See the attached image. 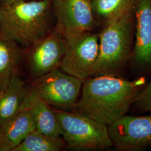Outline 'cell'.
I'll return each instance as SVG.
<instances>
[{
	"mask_svg": "<svg viewBox=\"0 0 151 151\" xmlns=\"http://www.w3.org/2000/svg\"><path fill=\"white\" fill-rule=\"evenodd\" d=\"M81 99L72 106L106 126L125 115L146 85L141 77L133 81L114 76H99L83 82Z\"/></svg>",
	"mask_w": 151,
	"mask_h": 151,
	"instance_id": "cell-1",
	"label": "cell"
},
{
	"mask_svg": "<svg viewBox=\"0 0 151 151\" xmlns=\"http://www.w3.org/2000/svg\"><path fill=\"white\" fill-rule=\"evenodd\" d=\"M52 0H17L0 10V33L27 48L47 36Z\"/></svg>",
	"mask_w": 151,
	"mask_h": 151,
	"instance_id": "cell-2",
	"label": "cell"
},
{
	"mask_svg": "<svg viewBox=\"0 0 151 151\" xmlns=\"http://www.w3.org/2000/svg\"><path fill=\"white\" fill-rule=\"evenodd\" d=\"M133 30L132 9L106 24L99 35V50L92 76H114L129 59Z\"/></svg>",
	"mask_w": 151,
	"mask_h": 151,
	"instance_id": "cell-3",
	"label": "cell"
},
{
	"mask_svg": "<svg viewBox=\"0 0 151 151\" xmlns=\"http://www.w3.org/2000/svg\"><path fill=\"white\" fill-rule=\"evenodd\" d=\"M60 136L68 148L75 151L106 150L113 146L108 127L83 114L53 108Z\"/></svg>",
	"mask_w": 151,
	"mask_h": 151,
	"instance_id": "cell-4",
	"label": "cell"
},
{
	"mask_svg": "<svg viewBox=\"0 0 151 151\" xmlns=\"http://www.w3.org/2000/svg\"><path fill=\"white\" fill-rule=\"evenodd\" d=\"M65 40L60 67L67 74L84 81L93 73L99 50V35L88 32Z\"/></svg>",
	"mask_w": 151,
	"mask_h": 151,
	"instance_id": "cell-5",
	"label": "cell"
},
{
	"mask_svg": "<svg viewBox=\"0 0 151 151\" xmlns=\"http://www.w3.org/2000/svg\"><path fill=\"white\" fill-rule=\"evenodd\" d=\"M83 82L57 68L36 78L30 88L50 106L72 108Z\"/></svg>",
	"mask_w": 151,
	"mask_h": 151,
	"instance_id": "cell-6",
	"label": "cell"
},
{
	"mask_svg": "<svg viewBox=\"0 0 151 151\" xmlns=\"http://www.w3.org/2000/svg\"><path fill=\"white\" fill-rule=\"evenodd\" d=\"M55 31L65 38L91 32L96 25L89 0H52Z\"/></svg>",
	"mask_w": 151,
	"mask_h": 151,
	"instance_id": "cell-7",
	"label": "cell"
},
{
	"mask_svg": "<svg viewBox=\"0 0 151 151\" xmlns=\"http://www.w3.org/2000/svg\"><path fill=\"white\" fill-rule=\"evenodd\" d=\"M108 130L118 150H142L151 145V115H124L108 126Z\"/></svg>",
	"mask_w": 151,
	"mask_h": 151,
	"instance_id": "cell-8",
	"label": "cell"
},
{
	"mask_svg": "<svg viewBox=\"0 0 151 151\" xmlns=\"http://www.w3.org/2000/svg\"><path fill=\"white\" fill-rule=\"evenodd\" d=\"M65 40L56 31L34 44L29 55L30 75L35 79L60 67Z\"/></svg>",
	"mask_w": 151,
	"mask_h": 151,
	"instance_id": "cell-9",
	"label": "cell"
},
{
	"mask_svg": "<svg viewBox=\"0 0 151 151\" xmlns=\"http://www.w3.org/2000/svg\"><path fill=\"white\" fill-rule=\"evenodd\" d=\"M136 30L133 53L134 64L140 68L151 66V0H135Z\"/></svg>",
	"mask_w": 151,
	"mask_h": 151,
	"instance_id": "cell-10",
	"label": "cell"
},
{
	"mask_svg": "<svg viewBox=\"0 0 151 151\" xmlns=\"http://www.w3.org/2000/svg\"><path fill=\"white\" fill-rule=\"evenodd\" d=\"M36 125L29 109L22 106L18 113L0 127V151H13Z\"/></svg>",
	"mask_w": 151,
	"mask_h": 151,
	"instance_id": "cell-11",
	"label": "cell"
},
{
	"mask_svg": "<svg viewBox=\"0 0 151 151\" xmlns=\"http://www.w3.org/2000/svg\"><path fill=\"white\" fill-rule=\"evenodd\" d=\"M22 106L30 111L36 129L46 135L60 136V125L53 108L30 88H27Z\"/></svg>",
	"mask_w": 151,
	"mask_h": 151,
	"instance_id": "cell-12",
	"label": "cell"
},
{
	"mask_svg": "<svg viewBox=\"0 0 151 151\" xmlns=\"http://www.w3.org/2000/svg\"><path fill=\"white\" fill-rule=\"evenodd\" d=\"M20 45L0 33V90L5 91L22 60Z\"/></svg>",
	"mask_w": 151,
	"mask_h": 151,
	"instance_id": "cell-13",
	"label": "cell"
},
{
	"mask_svg": "<svg viewBox=\"0 0 151 151\" xmlns=\"http://www.w3.org/2000/svg\"><path fill=\"white\" fill-rule=\"evenodd\" d=\"M27 89L24 82L15 73L0 98V127L20 110Z\"/></svg>",
	"mask_w": 151,
	"mask_h": 151,
	"instance_id": "cell-14",
	"label": "cell"
},
{
	"mask_svg": "<svg viewBox=\"0 0 151 151\" xmlns=\"http://www.w3.org/2000/svg\"><path fill=\"white\" fill-rule=\"evenodd\" d=\"M63 138L50 136L35 129L31 132L13 151H59L65 147Z\"/></svg>",
	"mask_w": 151,
	"mask_h": 151,
	"instance_id": "cell-15",
	"label": "cell"
},
{
	"mask_svg": "<svg viewBox=\"0 0 151 151\" xmlns=\"http://www.w3.org/2000/svg\"><path fill=\"white\" fill-rule=\"evenodd\" d=\"M134 0H91L94 15L106 22L113 21L132 9Z\"/></svg>",
	"mask_w": 151,
	"mask_h": 151,
	"instance_id": "cell-16",
	"label": "cell"
},
{
	"mask_svg": "<svg viewBox=\"0 0 151 151\" xmlns=\"http://www.w3.org/2000/svg\"><path fill=\"white\" fill-rule=\"evenodd\" d=\"M135 106L143 111L151 112V80L144 87L134 103Z\"/></svg>",
	"mask_w": 151,
	"mask_h": 151,
	"instance_id": "cell-17",
	"label": "cell"
},
{
	"mask_svg": "<svg viewBox=\"0 0 151 151\" xmlns=\"http://www.w3.org/2000/svg\"><path fill=\"white\" fill-rule=\"evenodd\" d=\"M2 2H3V5H6V4H10L12 2H14L17 0H2Z\"/></svg>",
	"mask_w": 151,
	"mask_h": 151,
	"instance_id": "cell-18",
	"label": "cell"
},
{
	"mask_svg": "<svg viewBox=\"0 0 151 151\" xmlns=\"http://www.w3.org/2000/svg\"><path fill=\"white\" fill-rule=\"evenodd\" d=\"M3 93H4V91H2V90H0V98H1V96H2V95Z\"/></svg>",
	"mask_w": 151,
	"mask_h": 151,
	"instance_id": "cell-19",
	"label": "cell"
},
{
	"mask_svg": "<svg viewBox=\"0 0 151 151\" xmlns=\"http://www.w3.org/2000/svg\"><path fill=\"white\" fill-rule=\"evenodd\" d=\"M0 10H1V7H0Z\"/></svg>",
	"mask_w": 151,
	"mask_h": 151,
	"instance_id": "cell-20",
	"label": "cell"
},
{
	"mask_svg": "<svg viewBox=\"0 0 151 151\" xmlns=\"http://www.w3.org/2000/svg\"><path fill=\"white\" fill-rule=\"evenodd\" d=\"M89 1H91V0H89Z\"/></svg>",
	"mask_w": 151,
	"mask_h": 151,
	"instance_id": "cell-21",
	"label": "cell"
}]
</instances>
